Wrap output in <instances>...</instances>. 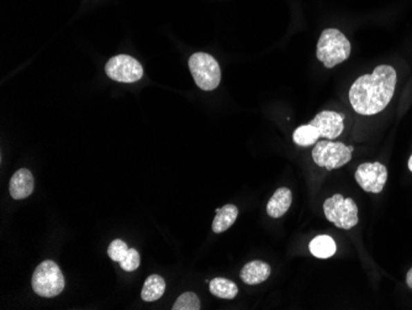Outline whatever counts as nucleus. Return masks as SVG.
<instances>
[{
    "instance_id": "obj_1",
    "label": "nucleus",
    "mask_w": 412,
    "mask_h": 310,
    "mask_svg": "<svg viewBox=\"0 0 412 310\" xmlns=\"http://www.w3.org/2000/svg\"><path fill=\"white\" fill-rule=\"evenodd\" d=\"M396 80V71L391 66H378L372 75H362L352 84L349 91L350 105L358 114H378L393 99Z\"/></svg>"
},
{
    "instance_id": "obj_2",
    "label": "nucleus",
    "mask_w": 412,
    "mask_h": 310,
    "mask_svg": "<svg viewBox=\"0 0 412 310\" xmlns=\"http://www.w3.org/2000/svg\"><path fill=\"white\" fill-rule=\"evenodd\" d=\"M350 55L348 39L339 30L326 29L322 31L317 44V58L327 69L342 64Z\"/></svg>"
},
{
    "instance_id": "obj_3",
    "label": "nucleus",
    "mask_w": 412,
    "mask_h": 310,
    "mask_svg": "<svg viewBox=\"0 0 412 310\" xmlns=\"http://www.w3.org/2000/svg\"><path fill=\"white\" fill-rule=\"evenodd\" d=\"M32 289L45 298L56 297L64 289V277L58 264L53 261L41 262L32 275Z\"/></svg>"
},
{
    "instance_id": "obj_4",
    "label": "nucleus",
    "mask_w": 412,
    "mask_h": 310,
    "mask_svg": "<svg viewBox=\"0 0 412 310\" xmlns=\"http://www.w3.org/2000/svg\"><path fill=\"white\" fill-rule=\"evenodd\" d=\"M189 69L196 86L203 91H214L220 84L221 69L212 55L196 52L189 58Z\"/></svg>"
},
{
    "instance_id": "obj_5",
    "label": "nucleus",
    "mask_w": 412,
    "mask_h": 310,
    "mask_svg": "<svg viewBox=\"0 0 412 310\" xmlns=\"http://www.w3.org/2000/svg\"><path fill=\"white\" fill-rule=\"evenodd\" d=\"M324 212L327 220L339 229L349 230L358 224V207L353 199L341 194L328 198L324 203Z\"/></svg>"
},
{
    "instance_id": "obj_6",
    "label": "nucleus",
    "mask_w": 412,
    "mask_h": 310,
    "mask_svg": "<svg viewBox=\"0 0 412 310\" xmlns=\"http://www.w3.org/2000/svg\"><path fill=\"white\" fill-rule=\"evenodd\" d=\"M352 152L353 147H348L342 143L322 140L312 149V158L317 166L333 171L348 163L352 158Z\"/></svg>"
},
{
    "instance_id": "obj_7",
    "label": "nucleus",
    "mask_w": 412,
    "mask_h": 310,
    "mask_svg": "<svg viewBox=\"0 0 412 310\" xmlns=\"http://www.w3.org/2000/svg\"><path fill=\"white\" fill-rule=\"evenodd\" d=\"M105 72L111 80L122 83H133L142 78L143 69L135 58L127 55H119L110 58L105 66Z\"/></svg>"
},
{
    "instance_id": "obj_8",
    "label": "nucleus",
    "mask_w": 412,
    "mask_h": 310,
    "mask_svg": "<svg viewBox=\"0 0 412 310\" xmlns=\"http://www.w3.org/2000/svg\"><path fill=\"white\" fill-rule=\"evenodd\" d=\"M388 179V170L380 162H366L357 168L355 181L368 193H380Z\"/></svg>"
},
{
    "instance_id": "obj_9",
    "label": "nucleus",
    "mask_w": 412,
    "mask_h": 310,
    "mask_svg": "<svg viewBox=\"0 0 412 310\" xmlns=\"http://www.w3.org/2000/svg\"><path fill=\"white\" fill-rule=\"evenodd\" d=\"M344 115L336 111L325 110L316 115L314 120L310 121L309 124L319 130L321 138L333 140L344 132Z\"/></svg>"
},
{
    "instance_id": "obj_10",
    "label": "nucleus",
    "mask_w": 412,
    "mask_h": 310,
    "mask_svg": "<svg viewBox=\"0 0 412 310\" xmlns=\"http://www.w3.org/2000/svg\"><path fill=\"white\" fill-rule=\"evenodd\" d=\"M35 181L32 173L26 168L17 170L14 173L10 184H9V192L14 199H25L34 192Z\"/></svg>"
},
{
    "instance_id": "obj_11",
    "label": "nucleus",
    "mask_w": 412,
    "mask_h": 310,
    "mask_svg": "<svg viewBox=\"0 0 412 310\" xmlns=\"http://www.w3.org/2000/svg\"><path fill=\"white\" fill-rule=\"evenodd\" d=\"M270 266L263 261H252L245 264L241 271V280L246 284L254 286L262 282L267 281L270 276Z\"/></svg>"
},
{
    "instance_id": "obj_12",
    "label": "nucleus",
    "mask_w": 412,
    "mask_h": 310,
    "mask_svg": "<svg viewBox=\"0 0 412 310\" xmlns=\"http://www.w3.org/2000/svg\"><path fill=\"white\" fill-rule=\"evenodd\" d=\"M292 190H288L285 187L279 188L272 196L268 204H267V212L270 218L278 219L283 217L289 208L292 206Z\"/></svg>"
},
{
    "instance_id": "obj_13",
    "label": "nucleus",
    "mask_w": 412,
    "mask_h": 310,
    "mask_svg": "<svg viewBox=\"0 0 412 310\" xmlns=\"http://www.w3.org/2000/svg\"><path fill=\"white\" fill-rule=\"evenodd\" d=\"M238 215V209L232 204H227L225 207L216 210V217L212 221V231L215 234H221L223 231L230 229L235 224L236 219Z\"/></svg>"
},
{
    "instance_id": "obj_14",
    "label": "nucleus",
    "mask_w": 412,
    "mask_h": 310,
    "mask_svg": "<svg viewBox=\"0 0 412 310\" xmlns=\"http://www.w3.org/2000/svg\"><path fill=\"white\" fill-rule=\"evenodd\" d=\"M310 253H312L317 259H328L336 253V242L331 236H316L310 242Z\"/></svg>"
},
{
    "instance_id": "obj_15",
    "label": "nucleus",
    "mask_w": 412,
    "mask_h": 310,
    "mask_svg": "<svg viewBox=\"0 0 412 310\" xmlns=\"http://www.w3.org/2000/svg\"><path fill=\"white\" fill-rule=\"evenodd\" d=\"M166 292V282L158 276V275H152L149 276L144 284H143L142 292H141V298L144 302H156Z\"/></svg>"
},
{
    "instance_id": "obj_16",
    "label": "nucleus",
    "mask_w": 412,
    "mask_h": 310,
    "mask_svg": "<svg viewBox=\"0 0 412 310\" xmlns=\"http://www.w3.org/2000/svg\"><path fill=\"white\" fill-rule=\"evenodd\" d=\"M210 292L215 297L221 299H234L238 293V288L235 282L230 281L227 278H214L209 282Z\"/></svg>"
},
{
    "instance_id": "obj_17",
    "label": "nucleus",
    "mask_w": 412,
    "mask_h": 310,
    "mask_svg": "<svg viewBox=\"0 0 412 310\" xmlns=\"http://www.w3.org/2000/svg\"><path fill=\"white\" fill-rule=\"evenodd\" d=\"M320 138V132H319V130L315 127H312L311 124L299 127L294 131V134H292L294 143L299 145V146H305V147L316 144L317 140Z\"/></svg>"
},
{
    "instance_id": "obj_18",
    "label": "nucleus",
    "mask_w": 412,
    "mask_h": 310,
    "mask_svg": "<svg viewBox=\"0 0 412 310\" xmlns=\"http://www.w3.org/2000/svg\"><path fill=\"white\" fill-rule=\"evenodd\" d=\"M173 310H199L200 309V300L196 294L193 292H185L182 294L177 302L173 305Z\"/></svg>"
},
{
    "instance_id": "obj_19",
    "label": "nucleus",
    "mask_w": 412,
    "mask_h": 310,
    "mask_svg": "<svg viewBox=\"0 0 412 310\" xmlns=\"http://www.w3.org/2000/svg\"><path fill=\"white\" fill-rule=\"evenodd\" d=\"M129 253V247L127 244L116 239L114 241L111 242L108 248V255H109L110 259L115 261V262H120L122 259L127 256V253Z\"/></svg>"
},
{
    "instance_id": "obj_20",
    "label": "nucleus",
    "mask_w": 412,
    "mask_h": 310,
    "mask_svg": "<svg viewBox=\"0 0 412 310\" xmlns=\"http://www.w3.org/2000/svg\"><path fill=\"white\" fill-rule=\"evenodd\" d=\"M140 262H141L140 253L135 248H129L127 256L122 259V261H120L121 268L127 272H133V271L138 270Z\"/></svg>"
},
{
    "instance_id": "obj_21",
    "label": "nucleus",
    "mask_w": 412,
    "mask_h": 310,
    "mask_svg": "<svg viewBox=\"0 0 412 310\" xmlns=\"http://www.w3.org/2000/svg\"><path fill=\"white\" fill-rule=\"evenodd\" d=\"M406 283L407 286H409V287L411 288L412 289V268L411 270L409 271V272H407Z\"/></svg>"
},
{
    "instance_id": "obj_22",
    "label": "nucleus",
    "mask_w": 412,
    "mask_h": 310,
    "mask_svg": "<svg viewBox=\"0 0 412 310\" xmlns=\"http://www.w3.org/2000/svg\"><path fill=\"white\" fill-rule=\"evenodd\" d=\"M409 168H410V171L412 172V156L410 157V160H409Z\"/></svg>"
}]
</instances>
